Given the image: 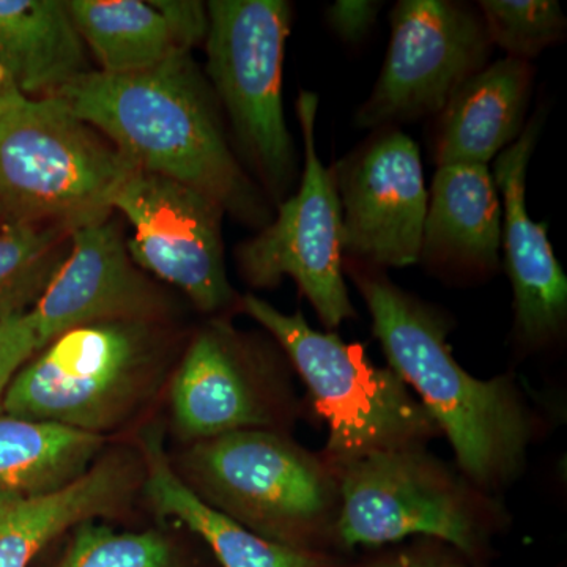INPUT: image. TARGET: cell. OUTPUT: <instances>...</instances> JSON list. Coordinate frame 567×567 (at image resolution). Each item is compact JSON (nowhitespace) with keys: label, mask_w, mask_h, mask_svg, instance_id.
I'll return each mask as SVG.
<instances>
[{"label":"cell","mask_w":567,"mask_h":567,"mask_svg":"<svg viewBox=\"0 0 567 567\" xmlns=\"http://www.w3.org/2000/svg\"><path fill=\"white\" fill-rule=\"evenodd\" d=\"M342 267L371 315L388 365L446 436L457 468L488 494L509 487L543 431L524 388L513 374L481 380L465 371L447 344L450 315L406 292L385 270L344 259Z\"/></svg>","instance_id":"1"},{"label":"cell","mask_w":567,"mask_h":567,"mask_svg":"<svg viewBox=\"0 0 567 567\" xmlns=\"http://www.w3.org/2000/svg\"><path fill=\"white\" fill-rule=\"evenodd\" d=\"M54 96L144 171L207 194L264 229L274 219L227 141L219 103L192 52L128 74L89 70Z\"/></svg>","instance_id":"2"},{"label":"cell","mask_w":567,"mask_h":567,"mask_svg":"<svg viewBox=\"0 0 567 567\" xmlns=\"http://www.w3.org/2000/svg\"><path fill=\"white\" fill-rule=\"evenodd\" d=\"M175 472L193 494L270 543L331 554L341 483L292 434L237 431L189 443Z\"/></svg>","instance_id":"3"},{"label":"cell","mask_w":567,"mask_h":567,"mask_svg":"<svg viewBox=\"0 0 567 567\" xmlns=\"http://www.w3.org/2000/svg\"><path fill=\"white\" fill-rule=\"evenodd\" d=\"M238 311L251 317L289 358L328 425L320 456L336 475L375 454L427 447L439 425L390 365L371 363L363 346L315 330L300 311L284 315L256 295L240 297Z\"/></svg>","instance_id":"4"},{"label":"cell","mask_w":567,"mask_h":567,"mask_svg":"<svg viewBox=\"0 0 567 567\" xmlns=\"http://www.w3.org/2000/svg\"><path fill=\"white\" fill-rule=\"evenodd\" d=\"M136 167L58 96L0 89V218L69 229L107 218Z\"/></svg>","instance_id":"5"},{"label":"cell","mask_w":567,"mask_h":567,"mask_svg":"<svg viewBox=\"0 0 567 567\" xmlns=\"http://www.w3.org/2000/svg\"><path fill=\"white\" fill-rule=\"evenodd\" d=\"M166 371L155 323L84 324L58 336L22 365L2 412L104 436L141 412Z\"/></svg>","instance_id":"6"},{"label":"cell","mask_w":567,"mask_h":567,"mask_svg":"<svg viewBox=\"0 0 567 567\" xmlns=\"http://www.w3.org/2000/svg\"><path fill=\"white\" fill-rule=\"evenodd\" d=\"M336 548L380 547L432 537L476 559L509 527L498 496L473 484L427 447L375 454L339 473Z\"/></svg>","instance_id":"7"},{"label":"cell","mask_w":567,"mask_h":567,"mask_svg":"<svg viewBox=\"0 0 567 567\" xmlns=\"http://www.w3.org/2000/svg\"><path fill=\"white\" fill-rule=\"evenodd\" d=\"M207 10L212 91L246 162L278 207L290 197L298 174L282 104L292 6L286 0H212Z\"/></svg>","instance_id":"8"},{"label":"cell","mask_w":567,"mask_h":567,"mask_svg":"<svg viewBox=\"0 0 567 567\" xmlns=\"http://www.w3.org/2000/svg\"><path fill=\"white\" fill-rule=\"evenodd\" d=\"M293 374L270 334L213 320L194 334L171 379L175 434L185 445L237 431L292 434L306 412Z\"/></svg>","instance_id":"9"},{"label":"cell","mask_w":567,"mask_h":567,"mask_svg":"<svg viewBox=\"0 0 567 567\" xmlns=\"http://www.w3.org/2000/svg\"><path fill=\"white\" fill-rule=\"evenodd\" d=\"M319 96L301 91L297 102L303 137V171L297 192L276 207V216L237 248L241 278L254 289H275L293 279L320 322L334 330L357 319L342 267V212L333 175L316 147Z\"/></svg>","instance_id":"10"},{"label":"cell","mask_w":567,"mask_h":567,"mask_svg":"<svg viewBox=\"0 0 567 567\" xmlns=\"http://www.w3.org/2000/svg\"><path fill=\"white\" fill-rule=\"evenodd\" d=\"M390 21L382 73L354 114L358 128L372 132L439 115L488 65L494 50L480 10L470 3L401 0Z\"/></svg>","instance_id":"11"},{"label":"cell","mask_w":567,"mask_h":567,"mask_svg":"<svg viewBox=\"0 0 567 567\" xmlns=\"http://www.w3.org/2000/svg\"><path fill=\"white\" fill-rule=\"evenodd\" d=\"M112 210L132 224L126 248L141 270L173 284L207 315L238 305L224 260V208L207 194L134 169L118 186Z\"/></svg>","instance_id":"12"},{"label":"cell","mask_w":567,"mask_h":567,"mask_svg":"<svg viewBox=\"0 0 567 567\" xmlns=\"http://www.w3.org/2000/svg\"><path fill=\"white\" fill-rule=\"evenodd\" d=\"M330 171L342 259L385 271L417 264L429 193L416 142L398 126L375 130Z\"/></svg>","instance_id":"13"},{"label":"cell","mask_w":567,"mask_h":567,"mask_svg":"<svg viewBox=\"0 0 567 567\" xmlns=\"http://www.w3.org/2000/svg\"><path fill=\"white\" fill-rule=\"evenodd\" d=\"M28 315L41 350L84 324L158 322L166 305L133 262L121 224L110 215L71 230L65 259Z\"/></svg>","instance_id":"14"},{"label":"cell","mask_w":567,"mask_h":567,"mask_svg":"<svg viewBox=\"0 0 567 567\" xmlns=\"http://www.w3.org/2000/svg\"><path fill=\"white\" fill-rule=\"evenodd\" d=\"M543 112L518 140L495 158L494 182L502 197V246L513 286V341L532 354L561 344L567 330V278L548 240V224L536 223L527 207L529 162L543 132Z\"/></svg>","instance_id":"15"},{"label":"cell","mask_w":567,"mask_h":567,"mask_svg":"<svg viewBox=\"0 0 567 567\" xmlns=\"http://www.w3.org/2000/svg\"><path fill=\"white\" fill-rule=\"evenodd\" d=\"M420 262L447 282L487 281L499 268L503 210L484 164L436 167L429 189Z\"/></svg>","instance_id":"16"},{"label":"cell","mask_w":567,"mask_h":567,"mask_svg":"<svg viewBox=\"0 0 567 567\" xmlns=\"http://www.w3.org/2000/svg\"><path fill=\"white\" fill-rule=\"evenodd\" d=\"M142 487V462L128 451L102 454L71 486L0 503V567H29L55 537L85 520L117 516Z\"/></svg>","instance_id":"17"},{"label":"cell","mask_w":567,"mask_h":567,"mask_svg":"<svg viewBox=\"0 0 567 567\" xmlns=\"http://www.w3.org/2000/svg\"><path fill=\"white\" fill-rule=\"evenodd\" d=\"M535 74L532 62L506 58L464 82L436 115L432 133L436 167L487 166L514 144L527 125Z\"/></svg>","instance_id":"18"},{"label":"cell","mask_w":567,"mask_h":567,"mask_svg":"<svg viewBox=\"0 0 567 567\" xmlns=\"http://www.w3.org/2000/svg\"><path fill=\"white\" fill-rule=\"evenodd\" d=\"M142 492L156 516L181 522L210 547L221 567H342L333 554L295 550L254 535L205 505L175 472L156 429L141 439Z\"/></svg>","instance_id":"19"},{"label":"cell","mask_w":567,"mask_h":567,"mask_svg":"<svg viewBox=\"0 0 567 567\" xmlns=\"http://www.w3.org/2000/svg\"><path fill=\"white\" fill-rule=\"evenodd\" d=\"M89 71L66 2L0 0V89L51 96Z\"/></svg>","instance_id":"20"},{"label":"cell","mask_w":567,"mask_h":567,"mask_svg":"<svg viewBox=\"0 0 567 567\" xmlns=\"http://www.w3.org/2000/svg\"><path fill=\"white\" fill-rule=\"evenodd\" d=\"M102 435L0 415V503L40 498L71 486L104 453Z\"/></svg>","instance_id":"21"},{"label":"cell","mask_w":567,"mask_h":567,"mask_svg":"<svg viewBox=\"0 0 567 567\" xmlns=\"http://www.w3.org/2000/svg\"><path fill=\"white\" fill-rule=\"evenodd\" d=\"M66 7L103 73H137L181 51L152 0H71Z\"/></svg>","instance_id":"22"},{"label":"cell","mask_w":567,"mask_h":567,"mask_svg":"<svg viewBox=\"0 0 567 567\" xmlns=\"http://www.w3.org/2000/svg\"><path fill=\"white\" fill-rule=\"evenodd\" d=\"M70 230L54 224L0 229V322L28 315L65 259Z\"/></svg>","instance_id":"23"},{"label":"cell","mask_w":567,"mask_h":567,"mask_svg":"<svg viewBox=\"0 0 567 567\" xmlns=\"http://www.w3.org/2000/svg\"><path fill=\"white\" fill-rule=\"evenodd\" d=\"M54 567H186L174 540L158 529L118 532L100 520L71 529L65 554Z\"/></svg>","instance_id":"24"},{"label":"cell","mask_w":567,"mask_h":567,"mask_svg":"<svg viewBox=\"0 0 567 567\" xmlns=\"http://www.w3.org/2000/svg\"><path fill=\"white\" fill-rule=\"evenodd\" d=\"M476 7L492 44L507 58L532 62L565 39L567 20L555 0H481Z\"/></svg>","instance_id":"25"},{"label":"cell","mask_w":567,"mask_h":567,"mask_svg":"<svg viewBox=\"0 0 567 567\" xmlns=\"http://www.w3.org/2000/svg\"><path fill=\"white\" fill-rule=\"evenodd\" d=\"M475 559L432 537H416L405 547L371 555L354 565L342 567H481Z\"/></svg>","instance_id":"26"},{"label":"cell","mask_w":567,"mask_h":567,"mask_svg":"<svg viewBox=\"0 0 567 567\" xmlns=\"http://www.w3.org/2000/svg\"><path fill=\"white\" fill-rule=\"evenodd\" d=\"M37 352H40L39 338L29 315L0 322V415L11 380Z\"/></svg>","instance_id":"27"},{"label":"cell","mask_w":567,"mask_h":567,"mask_svg":"<svg viewBox=\"0 0 567 567\" xmlns=\"http://www.w3.org/2000/svg\"><path fill=\"white\" fill-rule=\"evenodd\" d=\"M153 6L166 18L178 50L192 52L196 44L207 39V3L197 0H152Z\"/></svg>","instance_id":"28"},{"label":"cell","mask_w":567,"mask_h":567,"mask_svg":"<svg viewBox=\"0 0 567 567\" xmlns=\"http://www.w3.org/2000/svg\"><path fill=\"white\" fill-rule=\"evenodd\" d=\"M382 9L380 0H338L327 10L324 18L342 43L358 44L374 29Z\"/></svg>","instance_id":"29"}]
</instances>
